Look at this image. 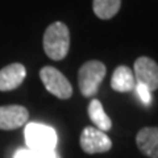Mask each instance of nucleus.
I'll return each mask as SVG.
<instances>
[{
  "instance_id": "20e7f679",
  "label": "nucleus",
  "mask_w": 158,
  "mask_h": 158,
  "mask_svg": "<svg viewBox=\"0 0 158 158\" xmlns=\"http://www.w3.org/2000/svg\"><path fill=\"white\" fill-rule=\"evenodd\" d=\"M40 78L44 87L58 99L66 100L73 95V87L67 78L53 66H45L40 70Z\"/></svg>"
},
{
  "instance_id": "f257e3e1",
  "label": "nucleus",
  "mask_w": 158,
  "mask_h": 158,
  "mask_svg": "<svg viewBox=\"0 0 158 158\" xmlns=\"http://www.w3.org/2000/svg\"><path fill=\"white\" fill-rule=\"evenodd\" d=\"M42 45L45 54L50 59L62 61L70 49V32L66 24L61 21L50 24L44 33Z\"/></svg>"
},
{
  "instance_id": "39448f33",
  "label": "nucleus",
  "mask_w": 158,
  "mask_h": 158,
  "mask_svg": "<svg viewBox=\"0 0 158 158\" xmlns=\"http://www.w3.org/2000/svg\"><path fill=\"white\" fill-rule=\"evenodd\" d=\"M81 148L87 154L106 153L112 148L111 138L106 135V132L98 129L95 127H86L81 133Z\"/></svg>"
},
{
  "instance_id": "9b49d317",
  "label": "nucleus",
  "mask_w": 158,
  "mask_h": 158,
  "mask_svg": "<svg viewBox=\"0 0 158 158\" xmlns=\"http://www.w3.org/2000/svg\"><path fill=\"white\" fill-rule=\"evenodd\" d=\"M87 111H88V116H90L95 128H98V129H100L103 132H107L112 128V121H111L110 116L106 113L100 100L92 99L90 102V104H88Z\"/></svg>"
},
{
  "instance_id": "9d476101",
  "label": "nucleus",
  "mask_w": 158,
  "mask_h": 158,
  "mask_svg": "<svg viewBox=\"0 0 158 158\" xmlns=\"http://www.w3.org/2000/svg\"><path fill=\"white\" fill-rule=\"evenodd\" d=\"M111 87L117 92H132L136 87V79L128 66H118L115 69L111 78Z\"/></svg>"
},
{
  "instance_id": "4468645a",
  "label": "nucleus",
  "mask_w": 158,
  "mask_h": 158,
  "mask_svg": "<svg viewBox=\"0 0 158 158\" xmlns=\"http://www.w3.org/2000/svg\"><path fill=\"white\" fill-rule=\"evenodd\" d=\"M136 91H137V95L138 98L142 100V103H145V104H150L152 103V92L149 91V88L140 85V83H136Z\"/></svg>"
},
{
  "instance_id": "f03ea898",
  "label": "nucleus",
  "mask_w": 158,
  "mask_h": 158,
  "mask_svg": "<svg viewBox=\"0 0 158 158\" xmlns=\"http://www.w3.org/2000/svg\"><path fill=\"white\" fill-rule=\"evenodd\" d=\"M27 146L36 152L56 150L57 146V132L54 128L40 124V123H29L24 129Z\"/></svg>"
},
{
  "instance_id": "0eeeda50",
  "label": "nucleus",
  "mask_w": 158,
  "mask_h": 158,
  "mask_svg": "<svg viewBox=\"0 0 158 158\" xmlns=\"http://www.w3.org/2000/svg\"><path fill=\"white\" fill-rule=\"evenodd\" d=\"M29 112L23 106H2L0 107V129L13 131L23 127L28 121Z\"/></svg>"
},
{
  "instance_id": "ddd939ff",
  "label": "nucleus",
  "mask_w": 158,
  "mask_h": 158,
  "mask_svg": "<svg viewBox=\"0 0 158 158\" xmlns=\"http://www.w3.org/2000/svg\"><path fill=\"white\" fill-rule=\"evenodd\" d=\"M13 158H58L56 150L49 152H36L29 148H21L15 152Z\"/></svg>"
},
{
  "instance_id": "1a4fd4ad",
  "label": "nucleus",
  "mask_w": 158,
  "mask_h": 158,
  "mask_svg": "<svg viewBox=\"0 0 158 158\" xmlns=\"http://www.w3.org/2000/svg\"><path fill=\"white\" fill-rule=\"evenodd\" d=\"M136 144L142 154L149 158H158V127H145L138 131Z\"/></svg>"
},
{
  "instance_id": "f8f14e48",
  "label": "nucleus",
  "mask_w": 158,
  "mask_h": 158,
  "mask_svg": "<svg viewBox=\"0 0 158 158\" xmlns=\"http://www.w3.org/2000/svg\"><path fill=\"white\" fill-rule=\"evenodd\" d=\"M121 7V0H92L94 13L102 20H110L116 16Z\"/></svg>"
},
{
  "instance_id": "6e6552de",
  "label": "nucleus",
  "mask_w": 158,
  "mask_h": 158,
  "mask_svg": "<svg viewBox=\"0 0 158 158\" xmlns=\"http://www.w3.org/2000/svg\"><path fill=\"white\" fill-rule=\"evenodd\" d=\"M27 77V69L23 63H11L0 70V91H12L21 86Z\"/></svg>"
},
{
  "instance_id": "7ed1b4c3",
  "label": "nucleus",
  "mask_w": 158,
  "mask_h": 158,
  "mask_svg": "<svg viewBox=\"0 0 158 158\" xmlns=\"http://www.w3.org/2000/svg\"><path fill=\"white\" fill-rule=\"evenodd\" d=\"M106 65L100 61H87L78 71V86L82 95L86 98L94 96L106 77Z\"/></svg>"
},
{
  "instance_id": "423d86ee",
  "label": "nucleus",
  "mask_w": 158,
  "mask_h": 158,
  "mask_svg": "<svg viewBox=\"0 0 158 158\" xmlns=\"http://www.w3.org/2000/svg\"><path fill=\"white\" fill-rule=\"evenodd\" d=\"M135 79L136 83L145 86L153 92L158 90V65L149 57H140L135 61Z\"/></svg>"
}]
</instances>
